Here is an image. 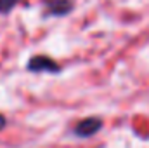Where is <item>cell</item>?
<instances>
[{"label": "cell", "instance_id": "6da1fadb", "mask_svg": "<svg viewBox=\"0 0 149 148\" xmlns=\"http://www.w3.org/2000/svg\"><path fill=\"white\" fill-rule=\"evenodd\" d=\"M26 68H28V72H33V73H42V72H47V73H59V72H61L59 65H57L52 58L43 56V54H38V56L30 58V61L26 63Z\"/></svg>", "mask_w": 149, "mask_h": 148}, {"label": "cell", "instance_id": "7a4b0ae2", "mask_svg": "<svg viewBox=\"0 0 149 148\" xmlns=\"http://www.w3.org/2000/svg\"><path fill=\"white\" fill-rule=\"evenodd\" d=\"M101 129H102V120L99 117H87L74 124L73 132L78 138H90V136H95Z\"/></svg>", "mask_w": 149, "mask_h": 148}, {"label": "cell", "instance_id": "3957f363", "mask_svg": "<svg viewBox=\"0 0 149 148\" xmlns=\"http://www.w3.org/2000/svg\"><path fill=\"white\" fill-rule=\"evenodd\" d=\"M43 7L50 16H66L73 11L71 0H43Z\"/></svg>", "mask_w": 149, "mask_h": 148}, {"label": "cell", "instance_id": "277c9868", "mask_svg": "<svg viewBox=\"0 0 149 148\" xmlns=\"http://www.w3.org/2000/svg\"><path fill=\"white\" fill-rule=\"evenodd\" d=\"M19 0H0V14H7L10 12L16 5H17Z\"/></svg>", "mask_w": 149, "mask_h": 148}, {"label": "cell", "instance_id": "5b68a950", "mask_svg": "<svg viewBox=\"0 0 149 148\" xmlns=\"http://www.w3.org/2000/svg\"><path fill=\"white\" fill-rule=\"evenodd\" d=\"M5 125H7V118H5V117H3V115L0 113V132H2L3 129H5Z\"/></svg>", "mask_w": 149, "mask_h": 148}]
</instances>
